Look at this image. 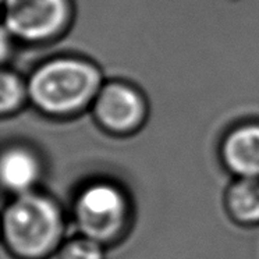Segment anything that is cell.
Here are the masks:
<instances>
[{
  "instance_id": "cell-1",
  "label": "cell",
  "mask_w": 259,
  "mask_h": 259,
  "mask_svg": "<svg viewBox=\"0 0 259 259\" xmlns=\"http://www.w3.org/2000/svg\"><path fill=\"white\" fill-rule=\"evenodd\" d=\"M101 81L99 70L91 63L73 57L55 59L31 75L28 98L42 112L66 116L94 103Z\"/></svg>"
},
{
  "instance_id": "cell-2",
  "label": "cell",
  "mask_w": 259,
  "mask_h": 259,
  "mask_svg": "<svg viewBox=\"0 0 259 259\" xmlns=\"http://www.w3.org/2000/svg\"><path fill=\"white\" fill-rule=\"evenodd\" d=\"M62 214L51 199L23 192L5 213V237L24 258H39L51 251L62 234Z\"/></svg>"
},
{
  "instance_id": "cell-3",
  "label": "cell",
  "mask_w": 259,
  "mask_h": 259,
  "mask_svg": "<svg viewBox=\"0 0 259 259\" xmlns=\"http://www.w3.org/2000/svg\"><path fill=\"white\" fill-rule=\"evenodd\" d=\"M5 29L25 42H44L63 32L70 21L68 0H3Z\"/></svg>"
},
{
  "instance_id": "cell-4",
  "label": "cell",
  "mask_w": 259,
  "mask_h": 259,
  "mask_svg": "<svg viewBox=\"0 0 259 259\" xmlns=\"http://www.w3.org/2000/svg\"><path fill=\"white\" fill-rule=\"evenodd\" d=\"M75 214L85 236L101 242L112 238L123 229L127 202L118 188L98 183L79 194Z\"/></svg>"
},
{
  "instance_id": "cell-5",
  "label": "cell",
  "mask_w": 259,
  "mask_h": 259,
  "mask_svg": "<svg viewBox=\"0 0 259 259\" xmlns=\"http://www.w3.org/2000/svg\"><path fill=\"white\" fill-rule=\"evenodd\" d=\"M94 114L106 130L125 134L144 121L147 105L136 88L114 82L101 88L94 101Z\"/></svg>"
},
{
  "instance_id": "cell-6",
  "label": "cell",
  "mask_w": 259,
  "mask_h": 259,
  "mask_svg": "<svg viewBox=\"0 0 259 259\" xmlns=\"http://www.w3.org/2000/svg\"><path fill=\"white\" fill-rule=\"evenodd\" d=\"M226 164L241 177H259V124H247L231 131L223 144Z\"/></svg>"
},
{
  "instance_id": "cell-7",
  "label": "cell",
  "mask_w": 259,
  "mask_h": 259,
  "mask_svg": "<svg viewBox=\"0 0 259 259\" xmlns=\"http://www.w3.org/2000/svg\"><path fill=\"white\" fill-rule=\"evenodd\" d=\"M2 180L13 191L28 192L39 176V162L25 148H10L2 158Z\"/></svg>"
},
{
  "instance_id": "cell-8",
  "label": "cell",
  "mask_w": 259,
  "mask_h": 259,
  "mask_svg": "<svg viewBox=\"0 0 259 259\" xmlns=\"http://www.w3.org/2000/svg\"><path fill=\"white\" fill-rule=\"evenodd\" d=\"M231 213L244 223L259 222V180L242 177L229 192Z\"/></svg>"
},
{
  "instance_id": "cell-9",
  "label": "cell",
  "mask_w": 259,
  "mask_h": 259,
  "mask_svg": "<svg viewBox=\"0 0 259 259\" xmlns=\"http://www.w3.org/2000/svg\"><path fill=\"white\" fill-rule=\"evenodd\" d=\"M29 96L28 84L25 85L17 74L3 71L0 78V110L2 113H12L18 110Z\"/></svg>"
},
{
  "instance_id": "cell-10",
  "label": "cell",
  "mask_w": 259,
  "mask_h": 259,
  "mask_svg": "<svg viewBox=\"0 0 259 259\" xmlns=\"http://www.w3.org/2000/svg\"><path fill=\"white\" fill-rule=\"evenodd\" d=\"M62 259H103V252L99 241L85 236L68 242L63 249Z\"/></svg>"
}]
</instances>
